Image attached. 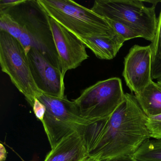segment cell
<instances>
[{
	"label": "cell",
	"instance_id": "4fadbf2b",
	"mask_svg": "<svg viewBox=\"0 0 161 161\" xmlns=\"http://www.w3.org/2000/svg\"><path fill=\"white\" fill-rule=\"evenodd\" d=\"M135 96L148 117L161 114V86L158 83L151 81L145 89Z\"/></svg>",
	"mask_w": 161,
	"mask_h": 161
},
{
	"label": "cell",
	"instance_id": "7a4b0ae2",
	"mask_svg": "<svg viewBox=\"0 0 161 161\" xmlns=\"http://www.w3.org/2000/svg\"><path fill=\"white\" fill-rule=\"evenodd\" d=\"M0 12L8 13L22 26L23 32L18 41L26 53L31 48L36 49L51 64L61 69L48 16L37 1L25 0L19 5Z\"/></svg>",
	"mask_w": 161,
	"mask_h": 161
},
{
	"label": "cell",
	"instance_id": "603a6c76",
	"mask_svg": "<svg viewBox=\"0 0 161 161\" xmlns=\"http://www.w3.org/2000/svg\"><path fill=\"white\" fill-rule=\"evenodd\" d=\"M82 161H100L99 157L97 156H94V157H89L86 158Z\"/></svg>",
	"mask_w": 161,
	"mask_h": 161
},
{
	"label": "cell",
	"instance_id": "7c38bea8",
	"mask_svg": "<svg viewBox=\"0 0 161 161\" xmlns=\"http://www.w3.org/2000/svg\"><path fill=\"white\" fill-rule=\"evenodd\" d=\"M80 39L97 58L106 60L115 58L125 42L117 34L113 36H92Z\"/></svg>",
	"mask_w": 161,
	"mask_h": 161
},
{
	"label": "cell",
	"instance_id": "6da1fadb",
	"mask_svg": "<svg viewBox=\"0 0 161 161\" xmlns=\"http://www.w3.org/2000/svg\"><path fill=\"white\" fill-rule=\"evenodd\" d=\"M148 116L135 96L125 93L122 102L109 116L86 127L83 136L88 155L100 161L131 155L150 138L147 129Z\"/></svg>",
	"mask_w": 161,
	"mask_h": 161
},
{
	"label": "cell",
	"instance_id": "30bf717a",
	"mask_svg": "<svg viewBox=\"0 0 161 161\" xmlns=\"http://www.w3.org/2000/svg\"><path fill=\"white\" fill-rule=\"evenodd\" d=\"M150 46H133L124 58L123 75L132 93L141 92L152 80Z\"/></svg>",
	"mask_w": 161,
	"mask_h": 161
},
{
	"label": "cell",
	"instance_id": "9c48e42d",
	"mask_svg": "<svg viewBox=\"0 0 161 161\" xmlns=\"http://www.w3.org/2000/svg\"><path fill=\"white\" fill-rule=\"evenodd\" d=\"M27 54L33 78L39 91L53 97H65L64 77L61 69L36 49L31 48Z\"/></svg>",
	"mask_w": 161,
	"mask_h": 161
},
{
	"label": "cell",
	"instance_id": "2e32d148",
	"mask_svg": "<svg viewBox=\"0 0 161 161\" xmlns=\"http://www.w3.org/2000/svg\"><path fill=\"white\" fill-rule=\"evenodd\" d=\"M0 31H4L18 40L23 32L21 25L12 16L0 12Z\"/></svg>",
	"mask_w": 161,
	"mask_h": 161
},
{
	"label": "cell",
	"instance_id": "d4e9b609",
	"mask_svg": "<svg viewBox=\"0 0 161 161\" xmlns=\"http://www.w3.org/2000/svg\"><path fill=\"white\" fill-rule=\"evenodd\" d=\"M160 79H161V78H160Z\"/></svg>",
	"mask_w": 161,
	"mask_h": 161
},
{
	"label": "cell",
	"instance_id": "7402d4cb",
	"mask_svg": "<svg viewBox=\"0 0 161 161\" xmlns=\"http://www.w3.org/2000/svg\"><path fill=\"white\" fill-rule=\"evenodd\" d=\"M7 152L2 143L0 144V161H5L7 158Z\"/></svg>",
	"mask_w": 161,
	"mask_h": 161
},
{
	"label": "cell",
	"instance_id": "44dd1931",
	"mask_svg": "<svg viewBox=\"0 0 161 161\" xmlns=\"http://www.w3.org/2000/svg\"><path fill=\"white\" fill-rule=\"evenodd\" d=\"M100 161H137L131 155H123L109 159H104Z\"/></svg>",
	"mask_w": 161,
	"mask_h": 161
},
{
	"label": "cell",
	"instance_id": "8fae6325",
	"mask_svg": "<svg viewBox=\"0 0 161 161\" xmlns=\"http://www.w3.org/2000/svg\"><path fill=\"white\" fill-rule=\"evenodd\" d=\"M88 157L82 135L75 132L51 148L44 161H82Z\"/></svg>",
	"mask_w": 161,
	"mask_h": 161
},
{
	"label": "cell",
	"instance_id": "5b68a950",
	"mask_svg": "<svg viewBox=\"0 0 161 161\" xmlns=\"http://www.w3.org/2000/svg\"><path fill=\"white\" fill-rule=\"evenodd\" d=\"M36 97L46 107L42 123L51 148L72 133L83 135L86 127L90 123L78 115L73 101L66 97H57L41 92Z\"/></svg>",
	"mask_w": 161,
	"mask_h": 161
},
{
	"label": "cell",
	"instance_id": "ffe728a7",
	"mask_svg": "<svg viewBox=\"0 0 161 161\" xmlns=\"http://www.w3.org/2000/svg\"><path fill=\"white\" fill-rule=\"evenodd\" d=\"M25 0H1L0 11L8 10L24 2Z\"/></svg>",
	"mask_w": 161,
	"mask_h": 161
},
{
	"label": "cell",
	"instance_id": "9a60e30c",
	"mask_svg": "<svg viewBox=\"0 0 161 161\" xmlns=\"http://www.w3.org/2000/svg\"><path fill=\"white\" fill-rule=\"evenodd\" d=\"M132 156L137 161H161V140H147Z\"/></svg>",
	"mask_w": 161,
	"mask_h": 161
},
{
	"label": "cell",
	"instance_id": "52a82bcc",
	"mask_svg": "<svg viewBox=\"0 0 161 161\" xmlns=\"http://www.w3.org/2000/svg\"><path fill=\"white\" fill-rule=\"evenodd\" d=\"M0 64L19 91L31 106L35 98L41 93L34 80L27 53L14 37L0 31Z\"/></svg>",
	"mask_w": 161,
	"mask_h": 161
},
{
	"label": "cell",
	"instance_id": "3957f363",
	"mask_svg": "<svg viewBox=\"0 0 161 161\" xmlns=\"http://www.w3.org/2000/svg\"><path fill=\"white\" fill-rule=\"evenodd\" d=\"M50 17L80 39L116 35L107 20L91 9L71 0H36Z\"/></svg>",
	"mask_w": 161,
	"mask_h": 161
},
{
	"label": "cell",
	"instance_id": "ba28073f",
	"mask_svg": "<svg viewBox=\"0 0 161 161\" xmlns=\"http://www.w3.org/2000/svg\"><path fill=\"white\" fill-rule=\"evenodd\" d=\"M54 45L58 53L63 76L70 69H75L89 58L85 45L75 35L48 16Z\"/></svg>",
	"mask_w": 161,
	"mask_h": 161
},
{
	"label": "cell",
	"instance_id": "e0dca14e",
	"mask_svg": "<svg viewBox=\"0 0 161 161\" xmlns=\"http://www.w3.org/2000/svg\"><path fill=\"white\" fill-rule=\"evenodd\" d=\"M105 19L115 32L121 37L125 42L134 38H141L137 33L124 24L110 19Z\"/></svg>",
	"mask_w": 161,
	"mask_h": 161
},
{
	"label": "cell",
	"instance_id": "5bb4252c",
	"mask_svg": "<svg viewBox=\"0 0 161 161\" xmlns=\"http://www.w3.org/2000/svg\"><path fill=\"white\" fill-rule=\"evenodd\" d=\"M150 46L152 51V79L157 80L161 78V10L158 18L156 33Z\"/></svg>",
	"mask_w": 161,
	"mask_h": 161
},
{
	"label": "cell",
	"instance_id": "d6986e66",
	"mask_svg": "<svg viewBox=\"0 0 161 161\" xmlns=\"http://www.w3.org/2000/svg\"><path fill=\"white\" fill-rule=\"evenodd\" d=\"M35 115L37 119L43 122L46 114V108L45 105L36 97L35 98L31 106Z\"/></svg>",
	"mask_w": 161,
	"mask_h": 161
},
{
	"label": "cell",
	"instance_id": "cb8c5ba5",
	"mask_svg": "<svg viewBox=\"0 0 161 161\" xmlns=\"http://www.w3.org/2000/svg\"><path fill=\"white\" fill-rule=\"evenodd\" d=\"M157 82L161 86V78L159 79V80H157Z\"/></svg>",
	"mask_w": 161,
	"mask_h": 161
},
{
	"label": "cell",
	"instance_id": "8992f818",
	"mask_svg": "<svg viewBox=\"0 0 161 161\" xmlns=\"http://www.w3.org/2000/svg\"><path fill=\"white\" fill-rule=\"evenodd\" d=\"M124 97L121 80L114 77L98 81L86 88L73 102L79 115L93 122L112 114Z\"/></svg>",
	"mask_w": 161,
	"mask_h": 161
},
{
	"label": "cell",
	"instance_id": "ac0fdd59",
	"mask_svg": "<svg viewBox=\"0 0 161 161\" xmlns=\"http://www.w3.org/2000/svg\"><path fill=\"white\" fill-rule=\"evenodd\" d=\"M146 125L150 138L161 140V114L148 117Z\"/></svg>",
	"mask_w": 161,
	"mask_h": 161
},
{
	"label": "cell",
	"instance_id": "277c9868",
	"mask_svg": "<svg viewBox=\"0 0 161 161\" xmlns=\"http://www.w3.org/2000/svg\"><path fill=\"white\" fill-rule=\"evenodd\" d=\"M92 11L105 19L119 22L137 33L141 38L153 41L158 19L155 6H146L139 0H97Z\"/></svg>",
	"mask_w": 161,
	"mask_h": 161
}]
</instances>
